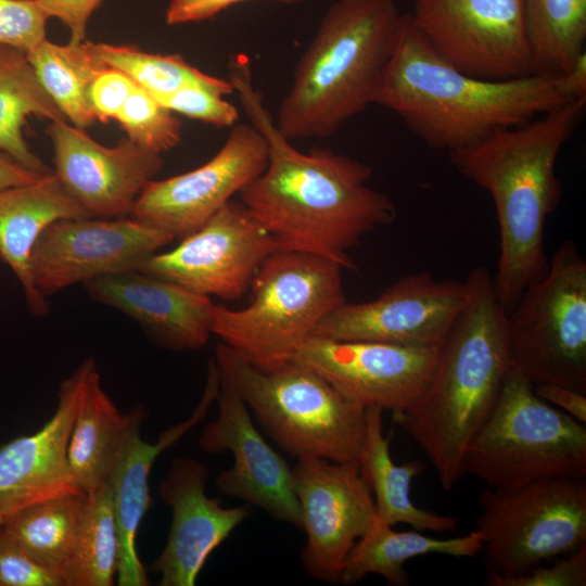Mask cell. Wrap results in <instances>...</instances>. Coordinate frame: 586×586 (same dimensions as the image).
Here are the masks:
<instances>
[{"label":"cell","mask_w":586,"mask_h":586,"mask_svg":"<svg viewBox=\"0 0 586 586\" xmlns=\"http://www.w3.org/2000/svg\"><path fill=\"white\" fill-rule=\"evenodd\" d=\"M229 81L268 144L267 165L239 193L241 203L280 250L314 254L356 270L349 251L397 218L393 200L368 186L371 167L329 149L297 150L278 129L244 55L231 58Z\"/></svg>","instance_id":"6da1fadb"},{"label":"cell","mask_w":586,"mask_h":586,"mask_svg":"<svg viewBox=\"0 0 586 586\" xmlns=\"http://www.w3.org/2000/svg\"><path fill=\"white\" fill-rule=\"evenodd\" d=\"M586 99L570 101L449 153L458 173L487 191L494 202L500 252L492 278L507 314L548 268L545 224L562 193L557 157L583 120Z\"/></svg>","instance_id":"7a4b0ae2"},{"label":"cell","mask_w":586,"mask_h":586,"mask_svg":"<svg viewBox=\"0 0 586 586\" xmlns=\"http://www.w3.org/2000/svg\"><path fill=\"white\" fill-rule=\"evenodd\" d=\"M468 297L440 345L436 370L424 396L395 421L434 467L441 487L464 476L468 443L488 417L511 370L507 313L491 272L473 268Z\"/></svg>","instance_id":"3957f363"},{"label":"cell","mask_w":586,"mask_h":586,"mask_svg":"<svg viewBox=\"0 0 586 586\" xmlns=\"http://www.w3.org/2000/svg\"><path fill=\"white\" fill-rule=\"evenodd\" d=\"M568 102L556 77L495 81L459 72L436 54L410 14H403L373 104L399 116L426 145L450 153Z\"/></svg>","instance_id":"277c9868"},{"label":"cell","mask_w":586,"mask_h":586,"mask_svg":"<svg viewBox=\"0 0 586 586\" xmlns=\"http://www.w3.org/2000/svg\"><path fill=\"white\" fill-rule=\"evenodd\" d=\"M396 0L334 1L301 55L275 123L289 140L324 139L373 104L393 55Z\"/></svg>","instance_id":"5b68a950"},{"label":"cell","mask_w":586,"mask_h":586,"mask_svg":"<svg viewBox=\"0 0 586 586\" xmlns=\"http://www.w3.org/2000/svg\"><path fill=\"white\" fill-rule=\"evenodd\" d=\"M214 361L264 432L296 459L358 462L366 408L351 402L310 368L290 360L262 370L221 343Z\"/></svg>","instance_id":"8992f818"},{"label":"cell","mask_w":586,"mask_h":586,"mask_svg":"<svg viewBox=\"0 0 586 586\" xmlns=\"http://www.w3.org/2000/svg\"><path fill=\"white\" fill-rule=\"evenodd\" d=\"M342 269L321 256L279 250L253 279L247 307L214 305L212 332L253 366L273 370L290 361L321 319L346 302Z\"/></svg>","instance_id":"52a82bcc"},{"label":"cell","mask_w":586,"mask_h":586,"mask_svg":"<svg viewBox=\"0 0 586 586\" xmlns=\"http://www.w3.org/2000/svg\"><path fill=\"white\" fill-rule=\"evenodd\" d=\"M463 471L488 489L557 477H586V426L539 398L511 368L486 420L472 436Z\"/></svg>","instance_id":"ba28073f"},{"label":"cell","mask_w":586,"mask_h":586,"mask_svg":"<svg viewBox=\"0 0 586 586\" xmlns=\"http://www.w3.org/2000/svg\"><path fill=\"white\" fill-rule=\"evenodd\" d=\"M507 332L512 369L586 393V262L573 240L507 314Z\"/></svg>","instance_id":"9c48e42d"},{"label":"cell","mask_w":586,"mask_h":586,"mask_svg":"<svg viewBox=\"0 0 586 586\" xmlns=\"http://www.w3.org/2000/svg\"><path fill=\"white\" fill-rule=\"evenodd\" d=\"M487 576L511 577L586 545V480L557 476L480 496Z\"/></svg>","instance_id":"30bf717a"},{"label":"cell","mask_w":586,"mask_h":586,"mask_svg":"<svg viewBox=\"0 0 586 586\" xmlns=\"http://www.w3.org/2000/svg\"><path fill=\"white\" fill-rule=\"evenodd\" d=\"M413 24L446 63L471 77L533 75L524 0H416Z\"/></svg>","instance_id":"8fae6325"},{"label":"cell","mask_w":586,"mask_h":586,"mask_svg":"<svg viewBox=\"0 0 586 586\" xmlns=\"http://www.w3.org/2000/svg\"><path fill=\"white\" fill-rule=\"evenodd\" d=\"M169 252L154 253L138 271L202 295L238 300L279 244L240 202L230 201Z\"/></svg>","instance_id":"7c38bea8"},{"label":"cell","mask_w":586,"mask_h":586,"mask_svg":"<svg viewBox=\"0 0 586 586\" xmlns=\"http://www.w3.org/2000/svg\"><path fill=\"white\" fill-rule=\"evenodd\" d=\"M440 345L411 346L309 336L291 360L327 380L351 402L393 416L413 407L433 380Z\"/></svg>","instance_id":"4fadbf2b"},{"label":"cell","mask_w":586,"mask_h":586,"mask_svg":"<svg viewBox=\"0 0 586 586\" xmlns=\"http://www.w3.org/2000/svg\"><path fill=\"white\" fill-rule=\"evenodd\" d=\"M293 485L306 534L303 568L315 579L340 584L348 553L377 515L358 462L296 459Z\"/></svg>","instance_id":"5bb4252c"},{"label":"cell","mask_w":586,"mask_h":586,"mask_svg":"<svg viewBox=\"0 0 586 586\" xmlns=\"http://www.w3.org/2000/svg\"><path fill=\"white\" fill-rule=\"evenodd\" d=\"M468 297L466 282L438 280L428 271L402 277L377 298L345 302L310 336L411 346L441 345Z\"/></svg>","instance_id":"9a60e30c"},{"label":"cell","mask_w":586,"mask_h":586,"mask_svg":"<svg viewBox=\"0 0 586 586\" xmlns=\"http://www.w3.org/2000/svg\"><path fill=\"white\" fill-rule=\"evenodd\" d=\"M267 160L264 136L251 123L235 124L220 150L204 165L150 181L129 216L174 238H184L257 178Z\"/></svg>","instance_id":"2e32d148"},{"label":"cell","mask_w":586,"mask_h":586,"mask_svg":"<svg viewBox=\"0 0 586 586\" xmlns=\"http://www.w3.org/2000/svg\"><path fill=\"white\" fill-rule=\"evenodd\" d=\"M174 239L132 217L60 219L41 232L31 251V278L47 297L98 277L137 270Z\"/></svg>","instance_id":"e0dca14e"},{"label":"cell","mask_w":586,"mask_h":586,"mask_svg":"<svg viewBox=\"0 0 586 586\" xmlns=\"http://www.w3.org/2000/svg\"><path fill=\"white\" fill-rule=\"evenodd\" d=\"M215 402L218 416L204 426L198 443L206 454L232 455V466L215 479L217 489L302 531L293 467L265 440L245 403L220 377Z\"/></svg>","instance_id":"ac0fdd59"},{"label":"cell","mask_w":586,"mask_h":586,"mask_svg":"<svg viewBox=\"0 0 586 586\" xmlns=\"http://www.w3.org/2000/svg\"><path fill=\"white\" fill-rule=\"evenodd\" d=\"M46 132L53 146V174L92 217L130 215L163 167L161 154L129 139L105 146L65 120L51 122Z\"/></svg>","instance_id":"d6986e66"},{"label":"cell","mask_w":586,"mask_h":586,"mask_svg":"<svg viewBox=\"0 0 586 586\" xmlns=\"http://www.w3.org/2000/svg\"><path fill=\"white\" fill-rule=\"evenodd\" d=\"M208 467L176 457L158 486L173 512L166 545L151 564L160 586H193L212 552L251 514L249 505L226 508L206 494Z\"/></svg>","instance_id":"ffe728a7"},{"label":"cell","mask_w":586,"mask_h":586,"mask_svg":"<svg viewBox=\"0 0 586 586\" xmlns=\"http://www.w3.org/2000/svg\"><path fill=\"white\" fill-rule=\"evenodd\" d=\"M97 370L93 358L84 360L61 383L56 410L41 429L0 447V501L24 509L55 496L82 493L72 479L67 447L79 403Z\"/></svg>","instance_id":"44dd1931"},{"label":"cell","mask_w":586,"mask_h":586,"mask_svg":"<svg viewBox=\"0 0 586 586\" xmlns=\"http://www.w3.org/2000/svg\"><path fill=\"white\" fill-rule=\"evenodd\" d=\"M85 284L98 303L137 321L161 347L195 351L212 332L214 305L209 296L138 270L105 275Z\"/></svg>","instance_id":"7402d4cb"},{"label":"cell","mask_w":586,"mask_h":586,"mask_svg":"<svg viewBox=\"0 0 586 586\" xmlns=\"http://www.w3.org/2000/svg\"><path fill=\"white\" fill-rule=\"evenodd\" d=\"M216 395L215 386L205 385L203 396L192 415L163 432L153 444L141 438V424L131 431L109 481L119 537L117 585H149L145 570L137 552L136 538L139 525L151 506L149 492L151 468L165 449L176 444L184 433L205 418Z\"/></svg>","instance_id":"603a6c76"},{"label":"cell","mask_w":586,"mask_h":586,"mask_svg":"<svg viewBox=\"0 0 586 586\" xmlns=\"http://www.w3.org/2000/svg\"><path fill=\"white\" fill-rule=\"evenodd\" d=\"M92 217L51 173L38 180L0 189V260L18 280L29 311L49 313L47 297L35 286L31 251L41 232L60 219Z\"/></svg>","instance_id":"cb8c5ba5"},{"label":"cell","mask_w":586,"mask_h":586,"mask_svg":"<svg viewBox=\"0 0 586 586\" xmlns=\"http://www.w3.org/2000/svg\"><path fill=\"white\" fill-rule=\"evenodd\" d=\"M144 419V408L122 413L91 375L73 423L67 462L75 485L90 494L109 483L123 448L135 426Z\"/></svg>","instance_id":"d4e9b609"},{"label":"cell","mask_w":586,"mask_h":586,"mask_svg":"<svg viewBox=\"0 0 586 586\" xmlns=\"http://www.w3.org/2000/svg\"><path fill=\"white\" fill-rule=\"evenodd\" d=\"M383 409L366 408L365 437L358 458L359 472L370 488L377 515L390 525L405 523L436 533L453 531L457 520L417 507L410 499L415 477L424 471L423 462L396 464L391 456V435L383 432Z\"/></svg>","instance_id":"484cf974"},{"label":"cell","mask_w":586,"mask_h":586,"mask_svg":"<svg viewBox=\"0 0 586 586\" xmlns=\"http://www.w3.org/2000/svg\"><path fill=\"white\" fill-rule=\"evenodd\" d=\"M481 550L482 536L477 530L464 536L440 539L416 531H394L375 515L348 553L340 584L353 585L369 574H377L388 585L407 586L409 576L404 565L410 559L430 553L472 558Z\"/></svg>","instance_id":"4316f807"},{"label":"cell","mask_w":586,"mask_h":586,"mask_svg":"<svg viewBox=\"0 0 586 586\" xmlns=\"http://www.w3.org/2000/svg\"><path fill=\"white\" fill-rule=\"evenodd\" d=\"M29 116L65 120V116L39 81L26 53L0 46V152L25 168L47 175L53 173L24 138Z\"/></svg>","instance_id":"83f0119b"},{"label":"cell","mask_w":586,"mask_h":586,"mask_svg":"<svg viewBox=\"0 0 586 586\" xmlns=\"http://www.w3.org/2000/svg\"><path fill=\"white\" fill-rule=\"evenodd\" d=\"M50 98L74 126L85 129L97 122L88 90L105 65L90 41L59 44L47 38L26 52Z\"/></svg>","instance_id":"f1b7e54d"},{"label":"cell","mask_w":586,"mask_h":586,"mask_svg":"<svg viewBox=\"0 0 586 586\" xmlns=\"http://www.w3.org/2000/svg\"><path fill=\"white\" fill-rule=\"evenodd\" d=\"M119 568V537L107 483L87 495L71 552L62 568L64 586H112Z\"/></svg>","instance_id":"f546056e"},{"label":"cell","mask_w":586,"mask_h":586,"mask_svg":"<svg viewBox=\"0 0 586 586\" xmlns=\"http://www.w3.org/2000/svg\"><path fill=\"white\" fill-rule=\"evenodd\" d=\"M533 75L558 77L585 52L586 0H524Z\"/></svg>","instance_id":"4dcf8cb0"},{"label":"cell","mask_w":586,"mask_h":586,"mask_svg":"<svg viewBox=\"0 0 586 586\" xmlns=\"http://www.w3.org/2000/svg\"><path fill=\"white\" fill-rule=\"evenodd\" d=\"M86 501L84 493L55 496L17 511L2 524L36 562L61 575Z\"/></svg>","instance_id":"1f68e13d"},{"label":"cell","mask_w":586,"mask_h":586,"mask_svg":"<svg viewBox=\"0 0 586 586\" xmlns=\"http://www.w3.org/2000/svg\"><path fill=\"white\" fill-rule=\"evenodd\" d=\"M101 61L129 76L153 95L196 85H216L222 79L201 72L177 54H157L130 46L91 42Z\"/></svg>","instance_id":"d6a6232c"},{"label":"cell","mask_w":586,"mask_h":586,"mask_svg":"<svg viewBox=\"0 0 586 586\" xmlns=\"http://www.w3.org/2000/svg\"><path fill=\"white\" fill-rule=\"evenodd\" d=\"M175 114L137 85L116 120L127 139L162 154L178 145L181 139V120Z\"/></svg>","instance_id":"836d02e7"},{"label":"cell","mask_w":586,"mask_h":586,"mask_svg":"<svg viewBox=\"0 0 586 586\" xmlns=\"http://www.w3.org/2000/svg\"><path fill=\"white\" fill-rule=\"evenodd\" d=\"M233 92L229 80L216 85H196L166 94L154 95L164 106L189 118L216 127H233L238 124V109L225 99Z\"/></svg>","instance_id":"e575fe53"},{"label":"cell","mask_w":586,"mask_h":586,"mask_svg":"<svg viewBox=\"0 0 586 586\" xmlns=\"http://www.w3.org/2000/svg\"><path fill=\"white\" fill-rule=\"evenodd\" d=\"M48 20L34 0H0V46L28 52L47 38Z\"/></svg>","instance_id":"d590c367"},{"label":"cell","mask_w":586,"mask_h":586,"mask_svg":"<svg viewBox=\"0 0 586 586\" xmlns=\"http://www.w3.org/2000/svg\"><path fill=\"white\" fill-rule=\"evenodd\" d=\"M0 586H64L60 574L40 565L0 525Z\"/></svg>","instance_id":"8d00e7d4"},{"label":"cell","mask_w":586,"mask_h":586,"mask_svg":"<svg viewBox=\"0 0 586 586\" xmlns=\"http://www.w3.org/2000/svg\"><path fill=\"white\" fill-rule=\"evenodd\" d=\"M492 586H585L586 545L574 552L560 557L553 564L537 565L511 577L487 576Z\"/></svg>","instance_id":"74e56055"},{"label":"cell","mask_w":586,"mask_h":586,"mask_svg":"<svg viewBox=\"0 0 586 586\" xmlns=\"http://www.w3.org/2000/svg\"><path fill=\"white\" fill-rule=\"evenodd\" d=\"M136 86L129 76L117 68L106 66L100 71L88 90V100L97 120H116Z\"/></svg>","instance_id":"f35d334b"},{"label":"cell","mask_w":586,"mask_h":586,"mask_svg":"<svg viewBox=\"0 0 586 586\" xmlns=\"http://www.w3.org/2000/svg\"><path fill=\"white\" fill-rule=\"evenodd\" d=\"M48 17L60 20L69 30V42L85 41L87 24L103 0H34Z\"/></svg>","instance_id":"ab89813d"},{"label":"cell","mask_w":586,"mask_h":586,"mask_svg":"<svg viewBox=\"0 0 586 586\" xmlns=\"http://www.w3.org/2000/svg\"><path fill=\"white\" fill-rule=\"evenodd\" d=\"M243 1L249 0H170L165 20L169 25L201 22Z\"/></svg>","instance_id":"60d3db41"},{"label":"cell","mask_w":586,"mask_h":586,"mask_svg":"<svg viewBox=\"0 0 586 586\" xmlns=\"http://www.w3.org/2000/svg\"><path fill=\"white\" fill-rule=\"evenodd\" d=\"M533 391L543 400L586 423V393L553 383H535Z\"/></svg>","instance_id":"b9f144b4"},{"label":"cell","mask_w":586,"mask_h":586,"mask_svg":"<svg viewBox=\"0 0 586 586\" xmlns=\"http://www.w3.org/2000/svg\"><path fill=\"white\" fill-rule=\"evenodd\" d=\"M556 87L568 101L586 99V52L564 74L556 77Z\"/></svg>","instance_id":"7bdbcfd3"},{"label":"cell","mask_w":586,"mask_h":586,"mask_svg":"<svg viewBox=\"0 0 586 586\" xmlns=\"http://www.w3.org/2000/svg\"><path fill=\"white\" fill-rule=\"evenodd\" d=\"M42 176L44 175L25 168L10 156L0 152V189L30 183Z\"/></svg>","instance_id":"ee69618b"},{"label":"cell","mask_w":586,"mask_h":586,"mask_svg":"<svg viewBox=\"0 0 586 586\" xmlns=\"http://www.w3.org/2000/svg\"><path fill=\"white\" fill-rule=\"evenodd\" d=\"M21 509L10 501H0V525Z\"/></svg>","instance_id":"f6af8a7d"},{"label":"cell","mask_w":586,"mask_h":586,"mask_svg":"<svg viewBox=\"0 0 586 586\" xmlns=\"http://www.w3.org/2000/svg\"><path fill=\"white\" fill-rule=\"evenodd\" d=\"M273 1L281 2L284 4H296V3L303 2L304 0H273Z\"/></svg>","instance_id":"bcb514c9"}]
</instances>
